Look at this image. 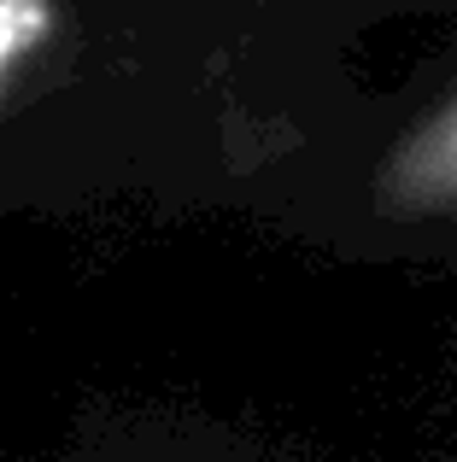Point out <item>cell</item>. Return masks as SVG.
<instances>
[{
	"instance_id": "7a4b0ae2",
	"label": "cell",
	"mask_w": 457,
	"mask_h": 462,
	"mask_svg": "<svg viewBox=\"0 0 457 462\" xmlns=\"http://www.w3.org/2000/svg\"><path fill=\"white\" fill-rule=\"evenodd\" d=\"M428 147H434V152H428V158H434V170L457 188V106L440 117V129H434V141H428Z\"/></svg>"
},
{
	"instance_id": "6da1fadb",
	"label": "cell",
	"mask_w": 457,
	"mask_h": 462,
	"mask_svg": "<svg viewBox=\"0 0 457 462\" xmlns=\"http://www.w3.org/2000/svg\"><path fill=\"white\" fill-rule=\"evenodd\" d=\"M53 35H59V0H0V100L53 47Z\"/></svg>"
}]
</instances>
